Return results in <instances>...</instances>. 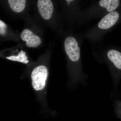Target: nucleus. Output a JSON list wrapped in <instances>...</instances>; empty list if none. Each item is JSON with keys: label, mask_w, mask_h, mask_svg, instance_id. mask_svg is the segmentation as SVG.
<instances>
[{"label": "nucleus", "mask_w": 121, "mask_h": 121, "mask_svg": "<svg viewBox=\"0 0 121 121\" xmlns=\"http://www.w3.org/2000/svg\"><path fill=\"white\" fill-rule=\"evenodd\" d=\"M20 36L23 41H26V45L28 47L36 48L41 43L40 38L27 29L23 30Z\"/></svg>", "instance_id": "4"}, {"label": "nucleus", "mask_w": 121, "mask_h": 121, "mask_svg": "<svg viewBox=\"0 0 121 121\" xmlns=\"http://www.w3.org/2000/svg\"><path fill=\"white\" fill-rule=\"evenodd\" d=\"M37 6L39 13L43 19L48 20L51 19L53 13L54 7L51 0H39Z\"/></svg>", "instance_id": "3"}, {"label": "nucleus", "mask_w": 121, "mask_h": 121, "mask_svg": "<svg viewBox=\"0 0 121 121\" xmlns=\"http://www.w3.org/2000/svg\"><path fill=\"white\" fill-rule=\"evenodd\" d=\"M119 16V13L118 12L113 11L104 16L99 23L98 26L101 29L110 28L116 24Z\"/></svg>", "instance_id": "5"}, {"label": "nucleus", "mask_w": 121, "mask_h": 121, "mask_svg": "<svg viewBox=\"0 0 121 121\" xmlns=\"http://www.w3.org/2000/svg\"><path fill=\"white\" fill-rule=\"evenodd\" d=\"M48 75V69L45 66L40 65L33 69L31 78L33 87L35 90H41L44 89Z\"/></svg>", "instance_id": "1"}, {"label": "nucleus", "mask_w": 121, "mask_h": 121, "mask_svg": "<svg viewBox=\"0 0 121 121\" xmlns=\"http://www.w3.org/2000/svg\"><path fill=\"white\" fill-rule=\"evenodd\" d=\"M7 59L13 61H18L24 64H27L29 62L28 60V56L26 52L21 50L17 56H8Z\"/></svg>", "instance_id": "9"}, {"label": "nucleus", "mask_w": 121, "mask_h": 121, "mask_svg": "<svg viewBox=\"0 0 121 121\" xmlns=\"http://www.w3.org/2000/svg\"><path fill=\"white\" fill-rule=\"evenodd\" d=\"M65 52L69 59L73 62H77L80 57V49L77 40L74 37H67L64 42Z\"/></svg>", "instance_id": "2"}, {"label": "nucleus", "mask_w": 121, "mask_h": 121, "mask_svg": "<svg viewBox=\"0 0 121 121\" xmlns=\"http://www.w3.org/2000/svg\"><path fill=\"white\" fill-rule=\"evenodd\" d=\"M120 3L119 0H101L99 1V5L105 8L109 12H111L118 7Z\"/></svg>", "instance_id": "8"}, {"label": "nucleus", "mask_w": 121, "mask_h": 121, "mask_svg": "<svg viewBox=\"0 0 121 121\" xmlns=\"http://www.w3.org/2000/svg\"><path fill=\"white\" fill-rule=\"evenodd\" d=\"M7 31V26L6 24L1 20H0V34L2 36H4Z\"/></svg>", "instance_id": "10"}, {"label": "nucleus", "mask_w": 121, "mask_h": 121, "mask_svg": "<svg viewBox=\"0 0 121 121\" xmlns=\"http://www.w3.org/2000/svg\"><path fill=\"white\" fill-rule=\"evenodd\" d=\"M9 5L11 9L16 13L22 12L26 5L25 0H9Z\"/></svg>", "instance_id": "7"}, {"label": "nucleus", "mask_w": 121, "mask_h": 121, "mask_svg": "<svg viewBox=\"0 0 121 121\" xmlns=\"http://www.w3.org/2000/svg\"><path fill=\"white\" fill-rule=\"evenodd\" d=\"M108 58L114 64L115 66L121 69V53L115 50H111L108 52Z\"/></svg>", "instance_id": "6"}, {"label": "nucleus", "mask_w": 121, "mask_h": 121, "mask_svg": "<svg viewBox=\"0 0 121 121\" xmlns=\"http://www.w3.org/2000/svg\"><path fill=\"white\" fill-rule=\"evenodd\" d=\"M73 0H66V1H67V2H70V1H73Z\"/></svg>", "instance_id": "11"}]
</instances>
